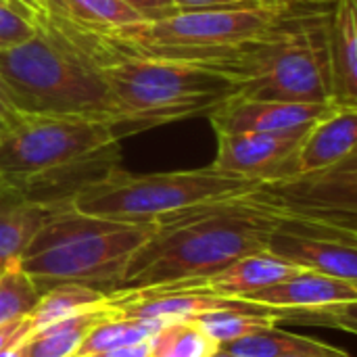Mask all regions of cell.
Masks as SVG:
<instances>
[{
  "instance_id": "obj_25",
  "label": "cell",
  "mask_w": 357,
  "mask_h": 357,
  "mask_svg": "<svg viewBox=\"0 0 357 357\" xmlns=\"http://www.w3.org/2000/svg\"><path fill=\"white\" fill-rule=\"evenodd\" d=\"M33 33H36L33 21L19 8L8 4L6 0H0V48L25 42Z\"/></svg>"
},
{
  "instance_id": "obj_4",
  "label": "cell",
  "mask_w": 357,
  "mask_h": 357,
  "mask_svg": "<svg viewBox=\"0 0 357 357\" xmlns=\"http://www.w3.org/2000/svg\"><path fill=\"white\" fill-rule=\"evenodd\" d=\"M291 0H245L174 10L157 19L96 33L102 48L153 59L230 65L251 42L274 33L289 19Z\"/></svg>"
},
{
  "instance_id": "obj_24",
  "label": "cell",
  "mask_w": 357,
  "mask_h": 357,
  "mask_svg": "<svg viewBox=\"0 0 357 357\" xmlns=\"http://www.w3.org/2000/svg\"><path fill=\"white\" fill-rule=\"evenodd\" d=\"M218 345L190 320L169 322L151 339V357H207Z\"/></svg>"
},
{
  "instance_id": "obj_26",
  "label": "cell",
  "mask_w": 357,
  "mask_h": 357,
  "mask_svg": "<svg viewBox=\"0 0 357 357\" xmlns=\"http://www.w3.org/2000/svg\"><path fill=\"white\" fill-rule=\"evenodd\" d=\"M33 333L31 328V318L25 316V318H19L15 322H8V324H2L0 326V354L21 341H25L29 335Z\"/></svg>"
},
{
  "instance_id": "obj_1",
  "label": "cell",
  "mask_w": 357,
  "mask_h": 357,
  "mask_svg": "<svg viewBox=\"0 0 357 357\" xmlns=\"http://www.w3.org/2000/svg\"><path fill=\"white\" fill-rule=\"evenodd\" d=\"M282 220L249 192L161 218L153 236L130 257L113 291L213 274L243 255L266 249Z\"/></svg>"
},
{
  "instance_id": "obj_20",
  "label": "cell",
  "mask_w": 357,
  "mask_h": 357,
  "mask_svg": "<svg viewBox=\"0 0 357 357\" xmlns=\"http://www.w3.org/2000/svg\"><path fill=\"white\" fill-rule=\"evenodd\" d=\"M190 322H195L220 347V345L232 343L236 339H243L247 335L272 328L280 320L270 307L243 301L236 307L213 310V312L201 314V316L192 318Z\"/></svg>"
},
{
  "instance_id": "obj_33",
  "label": "cell",
  "mask_w": 357,
  "mask_h": 357,
  "mask_svg": "<svg viewBox=\"0 0 357 357\" xmlns=\"http://www.w3.org/2000/svg\"><path fill=\"white\" fill-rule=\"evenodd\" d=\"M207 357H232V356H230L224 347H215V349H213V351H211Z\"/></svg>"
},
{
  "instance_id": "obj_7",
  "label": "cell",
  "mask_w": 357,
  "mask_h": 357,
  "mask_svg": "<svg viewBox=\"0 0 357 357\" xmlns=\"http://www.w3.org/2000/svg\"><path fill=\"white\" fill-rule=\"evenodd\" d=\"M261 182L209 167L159 172V174H130L121 167L79 188L69 205L86 215L119 220V222H149L178 211L251 192Z\"/></svg>"
},
{
  "instance_id": "obj_31",
  "label": "cell",
  "mask_w": 357,
  "mask_h": 357,
  "mask_svg": "<svg viewBox=\"0 0 357 357\" xmlns=\"http://www.w3.org/2000/svg\"><path fill=\"white\" fill-rule=\"evenodd\" d=\"M280 357H351L347 351L343 349H337L333 345H326L324 349H318V351H293V354H287V356Z\"/></svg>"
},
{
  "instance_id": "obj_37",
  "label": "cell",
  "mask_w": 357,
  "mask_h": 357,
  "mask_svg": "<svg viewBox=\"0 0 357 357\" xmlns=\"http://www.w3.org/2000/svg\"><path fill=\"white\" fill-rule=\"evenodd\" d=\"M73 357H77V356H73Z\"/></svg>"
},
{
  "instance_id": "obj_10",
  "label": "cell",
  "mask_w": 357,
  "mask_h": 357,
  "mask_svg": "<svg viewBox=\"0 0 357 357\" xmlns=\"http://www.w3.org/2000/svg\"><path fill=\"white\" fill-rule=\"evenodd\" d=\"M266 249L303 270L357 282V232L354 230L282 220Z\"/></svg>"
},
{
  "instance_id": "obj_15",
  "label": "cell",
  "mask_w": 357,
  "mask_h": 357,
  "mask_svg": "<svg viewBox=\"0 0 357 357\" xmlns=\"http://www.w3.org/2000/svg\"><path fill=\"white\" fill-rule=\"evenodd\" d=\"M357 107L335 105L303 136L295 169L297 174L316 172L341 163L356 153Z\"/></svg>"
},
{
  "instance_id": "obj_9",
  "label": "cell",
  "mask_w": 357,
  "mask_h": 357,
  "mask_svg": "<svg viewBox=\"0 0 357 357\" xmlns=\"http://www.w3.org/2000/svg\"><path fill=\"white\" fill-rule=\"evenodd\" d=\"M249 195L284 220L357 232V155L324 169L261 182Z\"/></svg>"
},
{
  "instance_id": "obj_6",
  "label": "cell",
  "mask_w": 357,
  "mask_h": 357,
  "mask_svg": "<svg viewBox=\"0 0 357 357\" xmlns=\"http://www.w3.org/2000/svg\"><path fill=\"white\" fill-rule=\"evenodd\" d=\"M155 230L157 224L86 215L65 205L33 232L17 264L40 291L61 282L113 291Z\"/></svg>"
},
{
  "instance_id": "obj_29",
  "label": "cell",
  "mask_w": 357,
  "mask_h": 357,
  "mask_svg": "<svg viewBox=\"0 0 357 357\" xmlns=\"http://www.w3.org/2000/svg\"><path fill=\"white\" fill-rule=\"evenodd\" d=\"M102 357H151V341L136 343V345H126L119 349H111L107 354H100Z\"/></svg>"
},
{
  "instance_id": "obj_32",
  "label": "cell",
  "mask_w": 357,
  "mask_h": 357,
  "mask_svg": "<svg viewBox=\"0 0 357 357\" xmlns=\"http://www.w3.org/2000/svg\"><path fill=\"white\" fill-rule=\"evenodd\" d=\"M0 357H25V349H23V341L21 343H17V345H13V347H8V349H4Z\"/></svg>"
},
{
  "instance_id": "obj_17",
  "label": "cell",
  "mask_w": 357,
  "mask_h": 357,
  "mask_svg": "<svg viewBox=\"0 0 357 357\" xmlns=\"http://www.w3.org/2000/svg\"><path fill=\"white\" fill-rule=\"evenodd\" d=\"M61 207L65 205L31 201L0 180V264L17 259L33 232Z\"/></svg>"
},
{
  "instance_id": "obj_36",
  "label": "cell",
  "mask_w": 357,
  "mask_h": 357,
  "mask_svg": "<svg viewBox=\"0 0 357 357\" xmlns=\"http://www.w3.org/2000/svg\"><path fill=\"white\" fill-rule=\"evenodd\" d=\"M88 357H102V356H88Z\"/></svg>"
},
{
  "instance_id": "obj_34",
  "label": "cell",
  "mask_w": 357,
  "mask_h": 357,
  "mask_svg": "<svg viewBox=\"0 0 357 357\" xmlns=\"http://www.w3.org/2000/svg\"><path fill=\"white\" fill-rule=\"evenodd\" d=\"M301 2H328V0H301Z\"/></svg>"
},
{
  "instance_id": "obj_8",
  "label": "cell",
  "mask_w": 357,
  "mask_h": 357,
  "mask_svg": "<svg viewBox=\"0 0 357 357\" xmlns=\"http://www.w3.org/2000/svg\"><path fill=\"white\" fill-rule=\"evenodd\" d=\"M228 67L238 75V98L335 102L324 21L287 19L274 33L251 42Z\"/></svg>"
},
{
  "instance_id": "obj_2",
  "label": "cell",
  "mask_w": 357,
  "mask_h": 357,
  "mask_svg": "<svg viewBox=\"0 0 357 357\" xmlns=\"http://www.w3.org/2000/svg\"><path fill=\"white\" fill-rule=\"evenodd\" d=\"M121 136L96 117L19 113L0 132V180L46 205H69L86 184L119 167Z\"/></svg>"
},
{
  "instance_id": "obj_19",
  "label": "cell",
  "mask_w": 357,
  "mask_h": 357,
  "mask_svg": "<svg viewBox=\"0 0 357 357\" xmlns=\"http://www.w3.org/2000/svg\"><path fill=\"white\" fill-rule=\"evenodd\" d=\"M105 305H109L107 291H100L88 284H77V282L52 284L46 291H42L38 305L29 314L31 328L33 333H38L46 326H52L56 322H63L67 318H73L77 314L92 312Z\"/></svg>"
},
{
  "instance_id": "obj_5",
  "label": "cell",
  "mask_w": 357,
  "mask_h": 357,
  "mask_svg": "<svg viewBox=\"0 0 357 357\" xmlns=\"http://www.w3.org/2000/svg\"><path fill=\"white\" fill-rule=\"evenodd\" d=\"M36 33L0 48V79L23 113L84 115L113 126L115 102L98 59L61 29L38 21ZM115 128V126H113Z\"/></svg>"
},
{
  "instance_id": "obj_21",
  "label": "cell",
  "mask_w": 357,
  "mask_h": 357,
  "mask_svg": "<svg viewBox=\"0 0 357 357\" xmlns=\"http://www.w3.org/2000/svg\"><path fill=\"white\" fill-rule=\"evenodd\" d=\"M165 324H169V320L111 316L90 331V335L84 339V343L77 351V357L100 356L111 349L151 341Z\"/></svg>"
},
{
  "instance_id": "obj_16",
  "label": "cell",
  "mask_w": 357,
  "mask_h": 357,
  "mask_svg": "<svg viewBox=\"0 0 357 357\" xmlns=\"http://www.w3.org/2000/svg\"><path fill=\"white\" fill-rule=\"evenodd\" d=\"M328 61L333 100L357 107V6L356 0H335L328 21Z\"/></svg>"
},
{
  "instance_id": "obj_23",
  "label": "cell",
  "mask_w": 357,
  "mask_h": 357,
  "mask_svg": "<svg viewBox=\"0 0 357 357\" xmlns=\"http://www.w3.org/2000/svg\"><path fill=\"white\" fill-rule=\"evenodd\" d=\"M40 287L10 259L0 270V326L25 318L40 301Z\"/></svg>"
},
{
  "instance_id": "obj_11",
  "label": "cell",
  "mask_w": 357,
  "mask_h": 357,
  "mask_svg": "<svg viewBox=\"0 0 357 357\" xmlns=\"http://www.w3.org/2000/svg\"><path fill=\"white\" fill-rule=\"evenodd\" d=\"M307 130L284 134H215L213 165L257 182L297 174L295 159Z\"/></svg>"
},
{
  "instance_id": "obj_27",
  "label": "cell",
  "mask_w": 357,
  "mask_h": 357,
  "mask_svg": "<svg viewBox=\"0 0 357 357\" xmlns=\"http://www.w3.org/2000/svg\"><path fill=\"white\" fill-rule=\"evenodd\" d=\"M121 2H126L130 8H134L142 17V21L157 19V17H163V15H169L176 10L172 0H121Z\"/></svg>"
},
{
  "instance_id": "obj_12",
  "label": "cell",
  "mask_w": 357,
  "mask_h": 357,
  "mask_svg": "<svg viewBox=\"0 0 357 357\" xmlns=\"http://www.w3.org/2000/svg\"><path fill=\"white\" fill-rule=\"evenodd\" d=\"M335 102H280L232 96L207 117L215 134H284L310 130Z\"/></svg>"
},
{
  "instance_id": "obj_28",
  "label": "cell",
  "mask_w": 357,
  "mask_h": 357,
  "mask_svg": "<svg viewBox=\"0 0 357 357\" xmlns=\"http://www.w3.org/2000/svg\"><path fill=\"white\" fill-rule=\"evenodd\" d=\"M21 111L17 109V105H15V100H13V96H10V92H8V88H6V84L0 79V132L19 115Z\"/></svg>"
},
{
  "instance_id": "obj_30",
  "label": "cell",
  "mask_w": 357,
  "mask_h": 357,
  "mask_svg": "<svg viewBox=\"0 0 357 357\" xmlns=\"http://www.w3.org/2000/svg\"><path fill=\"white\" fill-rule=\"evenodd\" d=\"M174 8L186 10V8H207V6H220V4H234L245 0H172Z\"/></svg>"
},
{
  "instance_id": "obj_18",
  "label": "cell",
  "mask_w": 357,
  "mask_h": 357,
  "mask_svg": "<svg viewBox=\"0 0 357 357\" xmlns=\"http://www.w3.org/2000/svg\"><path fill=\"white\" fill-rule=\"evenodd\" d=\"M115 316L111 305L77 314L52 326H46L23 341L25 357H73L94 326Z\"/></svg>"
},
{
  "instance_id": "obj_22",
  "label": "cell",
  "mask_w": 357,
  "mask_h": 357,
  "mask_svg": "<svg viewBox=\"0 0 357 357\" xmlns=\"http://www.w3.org/2000/svg\"><path fill=\"white\" fill-rule=\"evenodd\" d=\"M220 347H224L232 357H280L293 351H318L324 349L326 343L272 326Z\"/></svg>"
},
{
  "instance_id": "obj_35",
  "label": "cell",
  "mask_w": 357,
  "mask_h": 357,
  "mask_svg": "<svg viewBox=\"0 0 357 357\" xmlns=\"http://www.w3.org/2000/svg\"><path fill=\"white\" fill-rule=\"evenodd\" d=\"M4 264H6V261H4ZM4 264H0V270H2V268H4Z\"/></svg>"
},
{
  "instance_id": "obj_3",
  "label": "cell",
  "mask_w": 357,
  "mask_h": 357,
  "mask_svg": "<svg viewBox=\"0 0 357 357\" xmlns=\"http://www.w3.org/2000/svg\"><path fill=\"white\" fill-rule=\"evenodd\" d=\"M100 75L115 102L121 138L209 115L238 88V75L222 63L153 59L105 48Z\"/></svg>"
},
{
  "instance_id": "obj_13",
  "label": "cell",
  "mask_w": 357,
  "mask_h": 357,
  "mask_svg": "<svg viewBox=\"0 0 357 357\" xmlns=\"http://www.w3.org/2000/svg\"><path fill=\"white\" fill-rule=\"evenodd\" d=\"M299 272H303V268L274 255L268 249H261V251H253L249 255L234 259L232 264H228L226 268H222L213 274L178 280V282H167V287L188 291V293L241 299L249 293H255L259 289L276 284V282L291 278Z\"/></svg>"
},
{
  "instance_id": "obj_14",
  "label": "cell",
  "mask_w": 357,
  "mask_h": 357,
  "mask_svg": "<svg viewBox=\"0 0 357 357\" xmlns=\"http://www.w3.org/2000/svg\"><path fill=\"white\" fill-rule=\"evenodd\" d=\"M241 299L276 310H305L335 303H357V282L303 270L291 278L249 293Z\"/></svg>"
}]
</instances>
